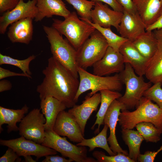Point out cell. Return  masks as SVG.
<instances>
[{"label":"cell","instance_id":"obj_1","mask_svg":"<svg viewBox=\"0 0 162 162\" xmlns=\"http://www.w3.org/2000/svg\"><path fill=\"white\" fill-rule=\"evenodd\" d=\"M42 73L44 77L36 89L40 100L52 97L62 102L67 108L76 104L75 98L80 82L78 78L52 56L48 59L47 65Z\"/></svg>","mask_w":162,"mask_h":162},{"label":"cell","instance_id":"obj_2","mask_svg":"<svg viewBox=\"0 0 162 162\" xmlns=\"http://www.w3.org/2000/svg\"><path fill=\"white\" fill-rule=\"evenodd\" d=\"M118 122L122 129H133L139 123L148 122L162 131V109L143 96L135 110L121 111Z\"/></svg>","mask_w":162,"mask_h":162},{"label":"cell","instance_id":"obj_3","mask_svg":"<svg viewBox=\"0 0 162 162\" xmlns=\"http://www.w3.org/2000/svg\"><path fill=\"white\" fill-rule=\"evenodd\" d=\"M43 28L50 44L52 56L78 78L76 50L53 27L44 25Z\"/></svg>","mask_w":162,"mask_h":162},{"label":"cell","instance_id":"obj_4","mask_svg":"<svg viewBox=\"0 0 162 162\" xmlns=\"http://www.w3.org/2000/svg\"><path fill=\"white\" fill-rule=\"evenodd\" d=\"M52 26L67 38L77 50L90 37L96 29L78 17L75 12H71L64 20L53 19Z\"/></svg>","mask_w":162,"mask_h":162},{"label":"cell","instance_id":"obj_5","mask_svg":"<svg viewBox=\"0 0 162 162\" xmlns=\"http://www.w3.org/2000/svg\"><path fill=\"white\" fill-rule=\"evenodd\" d=\"M119 75L126 90L124 95L117 99L124 105L126 110L136 108L144 92L152 86V83L145 82L142 76L136 75L128 63H125L124 69Z\"/></svg>","mask_w":162,"mask_h":162},{"label":"cell","instance_id":"obj_6","mask_svg":"<svg viewBox=\"0 0 162 162\" xmlns=\"http://www.w3.org/2000/svg\"><path fill=\"white\" fill-rule=\"evenodd\" d=\"M79 85L75 98L76 103L80 95L88 90L91 92L87 95L91 96L98 92L108 90L117 91L122 88V84L119 74L111 76H101L92 74L86 70L78 67Z\"/></svg>","mask_w":162,"mask_h":162},{"label":"cell","instance_id":"obj_7","mask_svg":"<svg viewBox=\"0 0 162 162\" xmlns=\"http://www.w3.org/2000/svg\"><path fill=\"white\" fill-rule=\"evenodd\" d=\"M108 46L103 36L96 29L76 50V60L78 67L86 70L92 66L102 58Z\"/></svg>","mask_w":162,"mask_h":162},{"label":"cell","instance_id":"obj_8","mask_svg":"<svg viewBox=\"0 0 162 162\" xmlns=\"http://www.w3.org/2000/svg\"><path fill=\"white\" fill-rule=\"evenodd\" d=\"M41 144L54 149L62 156L76 162H96V160L88 157L86 146H78L70 142L65 136L62 137L53 130H45V137Z\"/></svg>","mask_w":162,"mask_h":162},{"label":"cell","instance_id":"obj_9","mask_svg":"<svg viewBox=\"0 0 162 162\" xmlns=\"http://www.w3.org/2000/svg\"><path fill=\"white\" fill-rule=\"evenodd\" d=\"M40 110L34 108L24 117L19 124V131L21 136L41 144L45 137L46 119Z\"/></svg>","mask_w":162,"mask_h":162},{"label":"cell","instance_id":"obj_10","mask_svg":"<svg viewBox=\"0 0 162 162\" xmlns=\"http://www.w3.org/2000/svg\"><path fill=\"white\" fill-rule=\"evenodd\" d=\"M0 144L11 148L19 156L33 155L36 157L37 160L42 157L57 153L54 149L28 140L23 136L8 140L1 139Z\"/></svg>","mask_w":162,"mask_h":162},{"label":"cell","instance_id":"obj_11","mask_svg":"<svg viewBox=\"0 0 162 162\" xmlns=\"http://www.w3.org/2000/svg\"><path fill=\"white\" fill-rule=\"evenodd\" d=\"M24 0H20L14 8L4 12L1 16V34H4L8 26L16 21L28 17L35 18L38 12L37 0H28L26 2Z\"/></svg>","mask_w":162,"mask_h":162},{"label":"cell","instance_id":"obj_12","mask_svg":"<svg viewBox=\"0 0 162 162\" xmlns=\"http://www.w3.org/2000/svg\"><path fill=\"white\" fill-rule=\"evenodd\" d=\"M125 63L122 54L108 46L102 58L92 66L93 74L104 76L120 73L124 68Z\"/></svg>","mask_w":162,"mask_h":162},{"label":"cell","instance_id":"obj_13","mask_svg":"<svg viewBox=\"0 0 162 162\" xmlns=\"http://www.w3.org/2000/svg\"><path fill=\"white\" fill-rule=\"evenodd\" d=\"M53 130L58 135L67 137L74 142H80L84 139L78 123L70 114L64 110L58 115Z\"/></svg>","mask_w":162,"mask_h":162},{"label":"cell","instance_id":"obj_14","mask_svg":"<svg viewBox=\"0 0 162 162\" xmlns=\"http://www.w3.org/2000/svg\"><path fill=\"white\" fill-rule=\"evenodd\" d=\"M126 110L124 105L118 99L114 100L108 108L104 116V125L106 124L110 129L109 136L107 139L110 147L116 154L122 153L128 154L126 150H123L119 145L116 135V127L122 110Z\"/></svg>","mask_w":162,"mask_h":162},{"label":"cell","instance_id":"obj_15","mask_svg":"<svg viewBox=\"0 0 162 162\" xmlns=\"http://www.w3.org/2000/svg\"><path fill=\"white\" fill-rule=\"evenodd\" d=\"M101 99L100 93L91 96L87 95L81 104H75L68 111L79 124L84 136L87 121L93 112L97 110Z\"/></svg>","mask_w":162,"mask_h":162},{"label":"cell","instance_id":"obj_16","mask_svg":"<svg viewBox=\"0 0 162 162\" xmlns=\"http://www.w3.org/2000/svg\"><path fill=\"white\" fill-rule=\"evenodd\" d=\"M123 14V12L110 9L106 4L97 2L91 11V20L100 26L107 28L112 26L118 31Z\"/></svg>","mask_w":162,"mask_h":162},{"label":"cell","instance_id":"obj_17","mask_svg":"<svg viewBox=\"0 0 162 162\" xmlns=\"http://www.w3.org/2000/svg\"><path fill=\"white\" fill-rule=\"evenodd\" d=\"M146 26L138 13L124 10L118 32L120 36L132 42L146 31Z\"/></svg>","mask_w":162,"mask_h":162},{"label":"cell","instance_id":"obj_18","mask_svg":"<svg viewBox=\"0 0 162 162\" xmlns=\"http://www.w3.org/2000/svg\"><path fill=\"white\" fill-rule=\"evenodd\" d=\"M119 51L123 56L125 63L129 64L136 74L139 76L145 75L149 61L140 54L132 41H125Z\"/></svg>","mask_w":162,"mask_h":162},{"label":"cell","instance_id":"obj_19","mask_svg":"<svg viewBox=\"0 0 162 162\" xmlns=\"http://www.w3.org/2000/svg\"><path fill=\"white\" fill-rule=\"evenodd\" d=\"M33 19L28 17L16 21L11 24L8 36L13 43L28 44L32 40L33 33Z\"/></svg>","mask_w":162,"mask_h":162},{"label":"cell","instance_id":"obj_20","mask_svg":"<svg viewBox=\"0 0 162 162\" xmlns=\"http://www.w3.org/2000/svg\"><path fill=\"white\" fill-rule=\"evenodd\" d=\"M38 10L34 18L36 22L41 21L45 17H51L53 15L65 18L70 13L62 0H37Z\"/></svg>","mask_w":162,"mask_h":162},{"label":"cell","instance_id":"obj_21","mask_svg":"<svg viewBox=\"0 0 162 162\" xmlns=\"http://www.w3.org/2000/svg\"><path fill=\"white\" fill-rule=\"evenodd\" d=\"M137 12L146 28L156 21L160 15V0H133Z\"/></svg>","mask_w":162,"mask_h":162},{"label":"cell","instance_id":"obj_22","mask_svg":"<svg viewBox=\"0 0 162 162\" xmlns=\"http://www.w3.org/2000/svg\"><path fill=\"white\" fill-rule=\"evenodd\" d=\"M40 105L41 112L46 119L45 130H52L58 115L67 107L62 102L51 96L41 100Z\"/></svg>","mask_w":162,"mask_h":162},{"label":"cell","instance_id":"obj_23","mask_svg":"<svg viewBox=\"0 0 162 162\" xmlns=\"http://www.w3.org/2000/svg\"><path fill=\"white\" fill-rule=\"evenodd\" d=\"M29 107L25 104L20 109L14 110L8 109L0 106V133L3 130L2 126L7 124V132L19 130V127L16 125L17 122H20L27 113Z\"/></svg>","mask_w":162,"mask_h":162},{"label":"cell","instance_id":"obj_24","mask_svg":"<svg viewBox=\"0 0 162 162\" xmlns=\"http://www.w3.org/2000/svg\"><path fill=\"white\" fill-rule=\"evenodd\" d=\"M132 42L140 54L149 61L156 52L158 44L153 31H146Z\"/></svg>","mask_w":162,"mask_h":162},{"label":"cell","instance_id":"obj_25","mask_svg":"<svg viewBox=\"0 0 162 162\" xmlns=\"http://www.w3.org/2000/svg\"><path fill=\"white\" fill-rule=\"evenodd\" d=\"M145 75L152 83L162 85V43L160 42L156 52L149 61Z\"/></svg>","mask_w":162,"mask_h":162},{"label":"cell","instance_id":"obj_26","mask_svg":"<svg viewBox=\"0 0 162 162\" xmlns=\"http://www.w3.org/2000/svg\"><path fill=\"white\" fill-rule=\"evenodd\" d=\"M100 92L101 98L100 106L96 115V120L91 128V129L93 130L95 126L98 125V128L94 131L95 134L99 133L101 125H104V116L111 103L114 100L118 99L122 96L120 93L116 91L104 90Z\"/></svg>","mask_w":162,"mask_h":162},{"label":"cell","instance_id":"obj_27","mask_svg":"<svg viewBox=\"0 0 162 162\" xmlns=\"http://www.w3.org/2000/svg\"><path fill=\"white\" fill-rule=\"evenodd\" d=\"M122 137L128 148L129 153L128 155L134 162L140 154V148L144 138L137 130L131 129H122Z\"/></svg>","mask_w":162,"mask_h":162},{"label":"cell","instance_id":"obj_28","mask_svg":"<svg viewBox=\"0 0 162 162\" xmlns=\"http://www.w3.org/2000/svg\"><path fill=\"white\" fill-rule=\"evenodd\" d=\"M108 128L107 125L104 124L102 130L97 136L89 139L84 138L80 142L77 143L76 145L88 147L89 152H92L96 148H100L105 150L110 155H116L108 144L107 134Z\"/></svg>","mask_w":162,"mask_h":162},{"label":"cell","instance_id":"obj_29","mask_svg":"<svg viewBox=\"0 0 162 162\" xmlns=\"http://www.w3.org/2000/svg\"><path fill=\"white\" fill-rule=\"evenodd\" d=\"M84 21L94 27L104 37L109 46L116 51H119V48L121 45L125 41L128 40L114 33L112 31L110 28L102 27L89 20H85Z\"/></svg>","mask_w":162,"mask_h":162},{"label":"cell","instance_id":"obj_30","mask_svg":"<svg viewBox=\"0 0 162 162\" xmlns=\"http://www.w3.org/2000/svg\"><path fill=\"white\" fill-rule=\"evenodd\" d=\"M135 127L146 142L156 143L160 139L162 131L152 123L141 122L138 123Z\"/></svg>","mask_w":162,"mask_h":162},{"label":"cell","instance_id":"obj_31","mask_svg":"<svg viewBox=\"0 0 162 162\" xmlns=\"http://www.w3.org/2000/svg\"><path fill=\"white\" fill-rule=\"evenodd\" d=\"M36 57V56L33 55L25 59L19 60L0 53V65L8 64L15 66L21 69L24 74L31 76L32 73L29 69V64Z\"/></svg>","mask_w":162,"mask_h":162},{"label":"cell","instance_id":"obj_32","mask_svg":"<svg viewBox=\"0 0 162 162\" xmlns=\"http://www.w3.org/2000/svg\"><path fill=\"white\" fill-rule=\"evenodd\" d=\"M76 10L81 20L91 21L92 9L95 3L88 0H64Z\"/></svg>","mask_w":162,"mask_h":162},{"label":"cell","instance_id":"obj_33","mask_svg":"<svg viewBox=\"0 0 162 162\" xmlns=\"http://www.w3.org/2000/svg\"><path fill=\"white\" fill-rule=\"evenodd\" d=\"M92 155L98 162H134L128 155L122 153L108 156L101 151H95L93 152Z\"/></svg>","mask_w":162,"mask_h":162},{"label":"cell","instance_id":"obj_34","mask_svg":"<svg viewBox=\"0 0 162 162\" xmlns=\"http://www.w3.org/2000/svg\"><path fill=\"white\" fill-rule=\"evenodd\" d=\"M161 84L159 82L154 84L144 93L143 96L156 103L162 109V88Z\"/></svg>","mask_w":162,"mask_h":162},{"label":"cell","instance_id":"obj_35","mask_svg":"<svg viewBox=\"0 0 162 162\" xmlns=\"http://www.w3.org/2000/svg\"><path fill=\"white\" fill-rule=\"evenodd\" d=\"M19 157L12 148L8 147L5 154L0 158V162H20L21 159Z\"/></svg>","mask_w":162,"mask_h":162},{"label":"cell","instance_id":"obj_36","mask_svg":"<svg viewBox=\"0 0 162 162\" xmlns=\"http://www.w3.org/2000/svg\"><path fill=\"white\" fill-rule=\"evenodd\" d=\"M20 0H0L1 14L14 8L19 3Z\"/></svg>","mask_w":162,"mask_h":162},{"label":"cell","instance_id":"obj_37","mask_svg":"<svg viewBox=\"0 0 162 162\" xmlns=\"http://www.w3.org/2000/svg\"><path fill=\"white\" fill-rule=\"evenodd\" d=\"M118 3L127 12L135 14L137 13L133 0H116Z\"/></svg>","mask_w":162,"mask_h":162},{"label":"cell","instance_id":"obj_38","mask_svg":"<svg viewBox=\"0 0 162 162\" xmlns=\"http://www.w3.org/2000/svg\"><path fill=\"white\" fill-rule=\"evenodd\" d=\"M155 151H147L143 154H140L137 161L140 162H153L157 156Z\"/></svg>","mask_w":162,"mask_h":162},{"label":"cell","instance_id":"obj_39","mask_svg":"<svg viewBox=\"0 0 162 162\" xmlns=\"http://www.w3.org/2000/svg\"><path fill=\"white\" fill-rule=\"evenodd\" d=\"M22 76L26 77L28 78H32L31 76L26 74L24 73H17L11 71L9 70L0 67V80H1L5 78L14 76Z\"/></svg>","mask_w":162,"mask_h":162},{"label":"cell","instance_id":"obj_40","mask_svg":"<svg viewBox=\"0 0 162 162\" xmlns=\"http://www.w3.org/2000/svg\"><path fill=\"white\" fill-rule=\"evenodd\" d=\"M71 159L69 158L67 159L65 157L60 156H59L54 155H49L45 156V158L42 161V162H71L74 161Z\"/></svg>","mask_w":162,"mask_h":162},{"label":"cell","instance_id":"obj_41","mask_svg":"<svg viewBox=\"0 0 162 162\" xmlns=\"http://www.w3.org/2000/svg\"><path fill=\"white\" fill-rule=\"evenodd\" d=\"M94 2H101L109 5L113 10L123 12V8L118 3L116 0H92Z\"/></svg>","mask_w":162,"mask_h":162},{"label":"cell","instance_id":"obj_42","mask_svg":"<svg viewBox=\"0 0 162 162\" xmlns=\"http://www.w3.org/2000/svg\"><path fill=\"white\" fill-rule=\"evenodd\" d=\"M160 0V16L155 22L146 28V31H153L162 28V0Z\"/></svg>","mask_w":162,"mask_h":162},{"label":"cell","instance_id":"obj_43","mask_svg":"<svg viewBox=\"0 0 162 162\" xmlns=\"http://www.w3.org/2000/svg\"><path fill=\"white\" fill-rule=\"evenodd\" d=\"M12 87L11 83L8 80H1L0 81V92L10 90Z\"/></svg>","mask_w":162,"mask_h":162},{"label":"cell","instance_id":"obj_44","mask_svg":"<svg viewBox=\"0 0 162 162\" xmlns=\"http://www.w3.org/2000/svg\"><path fill=\"white\" fill-rule=\"evenodd\" d=\"M153 32L158 41L162 43V28L154 30Z\"/></svg>","mask_w":162,"mask_h":162},{"label":"cell","instance_id":"obj_45","mask_svg":"<svg viewBox=\"0 0 162 162\" xmlns=\"http://www.w3.org/2000/svg\"><path fill=\"white\" fill-rule=\"evenodd\" d=\"M25 162H36V161L34 160L30 155H28L24 157Z\"/></svg>","mask_w":162,"mask_h":162},{"label":"cell","instance_id":"obj_46","mask_svg":"<svg viewBox=\"0 0 162 162\" xmlns=\"http://www.w3.org/2000/svg\"><path fill=\"white\" fill-rule=\"evenodd\" d=\"M162 150V145L160 147V148L156 151H155L156 154L157 155L158 153Z\"/></svg>","mask_w":162,"mask_h":162},{"label":"cell","instance_id":"obj_47","mask_svg":"<svg viewBox=\"0 0 162 162\" xmlns=\"http://www.w3.org/2000/svg\"><path fill=\"white\" fill-rule=\"evenodd\" d=\"M88 0L91 1L92 0Z\"/></svg>","mask_w":162,"mask_h":162}]
</instances>
